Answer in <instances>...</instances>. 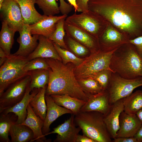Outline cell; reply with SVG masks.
Instances as JSON below:
<instances>
[{"label": "cell", "mask_w": 142, "mask_h": 142, "mask_svg": "<svg viewBox=\"0 0 142 142\" xmlns=\"http://www.w3.org/2000/svg\"><path fill=\"white\" fill-rule=\"evenodd\" d=\"M38 44L34 50L27 57L30 60L37 58H50L62 61L53 43L48 38L39 35Z\"/></svg>", "instance_id": "cell-20"}, {"label": "cell", "mask_w": 142, "mask_h": 142, "mask_svg": "<svg viewBox=\"0 0 142 142\" xmlns=\"http://www.w3.org/2000/svg\"><path fill=\"white\" fill-rule=\"evenodd\" d=\"M18 117L13 113L8 114L0 113V142L11 141L8 137L12 125L15 123Z\"/></svg>", "instance_id": "cell-29"}, {"label": "cell", "mask_w": 142, "mask_h": 142, "mask_svg": "<svg viewBox=\"0 0 142 142\" xmlns=\"http://www.w3.org/2000/svg\"><path fill=\"white\" fill-rule=\"evenodd\" d=\"M134 137L138 142H142V125Z\"/></svg>", "instance_id": "cell-44"}, {"label": "cell", "mask_w": 142, "mask_h": 142, "mask_svg": "<svg viewBox=\"0 0 142 142\" xmlns=\"http://www.w3.org/2000/svg\"><path fill=\"white\" fill-rule=\"evenodd\" d=\"M45 59L49 67L45 95H67L86 102L90 94L80 85L73 65L68 63L65 64L58 60Z\"/></svg>", "instance_id": "cell-2"}, {"label": "cell", "mask_w": 142, "mask_h": 142, "mask_svg": "<svg viewBox=\"0 0 142 142\" xmlns=\"http://www.w3.org/2000/svg\"><path fill=\"white\" fill-rule=\"evenodd\" d=\"M123 101L124 98L111 104L108 111L104 115L103 120L107 130L113 139L116 138L120 128V115L124 110Z\"/></svg>", "instance_id": "cell-14"}, {"label": "cell", "mask_w": 142, "mask_h": 142, "mask_svg": "<svg viewBox=\"0 0 142 142\" xmlns=\"http://www.w3.org/2000/svg\"><path fill=\"white\" fill-rule=\"evenodd\" d=\"M113 139V141L114 142H138L134 137H118Z\"/></svg>", "instance_id": "cell-41"}, {"label": "cell", "mask_w": 142, "mask_h": 142, "mask_svg": "<svg viewBox=\"0 0 142 142\" xmlns=\"http://www.w3.org/2000/svg\"><path fill=\"white\" fill-rule=\"evenodd\" d=\"M29 60L27 57L14 54L8 55L0 68V95L11 85L29 74L24 67Z\"/></svg>", "instance_id": "cell-6"}, {"label": "cell", "mask_w": 142, "mask_h": 142, "mask_svg": "<svg viewBox=\"0 0 142 142\" xmlns=\"http://www.w3.org/2000/svg\"><path fill=\"white\" fill-rule=\"evenodd\" d=\"M78 80L82 89L89 94H95L105 90L97 81L92 77L80 79Z\"/></svg>", "instance_id": "cell-32"}, {"label": "cell", "mask_w": 142, "mask_h": 142, "mask_svg": "<svg viewBox=\"0 0 142 142\" xmlns=\"http://www.w3.org/2000/svg\"><path fill=\"white\" fill-rule=\"evenodd\" d=\"M69 3L74 8L75 12H78V7L77 4L76 0H67Z\"/></svg>", "instance_id": "cell-45"}, {"label": "cell", "mask_w": 142, "mask_h": 142, "mask_svg": "<svg viewBox=\"0 0 142 142\" xmlns=\"http://www.w3.org/2000/svg\"><path fill=\"white\" fill-rule=\"evenodd\" d=\"M129 42L134 46L138 53L142 58V36L130 39Z\"/></svg>", "instance_id": "cell-38"}, {"label": "cell", "mask_w": 142, "mask_h": 142, "mask_svg": "<svg viewBox=\"0 0 142 142\" xmlns=\"http://www.w3.org/2000/svg\"><path fill=\"white\" fill-rule=\"evenodd\" d=\"M55 47L59 56L62 60L63 63L66 64L72 63L75 67L80 65L84 59L79 58L68 50L63 48L53 43Z\"/></svg>", "instance_id": "cell-34"}, {"label": "cell", "mask_w": 142, "mask_h": 142, "mask_svg": "<svg viewBox=\"0 0 142 142\" xmlns=\"http://www.w3.org/2000/svg\"><path fill=\"white\" fill-rule=\"evenodd\" d=\"M19 36L17 39L19 44L17 51L13 54L20 56L27 57L37 47L39 35L33 34L32 36L29 25L24 24L19 31Z\"/></svg>", "instance_id": "cell-12"}, {"label": "cell", "mask_w": 142, "mask_h": 142, "mask_svg": "<svg viewBox=\"0 0 142 142\" xmlns=\"http://www.w3.org/2000/svg\"><path fill=\"white\" fill-rule=\"evenodd\" d=\"M124 111L136 114L142 108V90H138L124 98Z\"/></svg>", "instance_id": "cell-28"}, {"label": "cell", "mask_w": 142, "mask_h": 142, "mask_svg": "<svg viewBox=\"0 0 142 142\" xmlns=\"http://www.w3.org/2000/svg\"><path fill=\"white\" fill-rule=\"evenodd\" d=\"M27 110V116L21 124L27 126L33 132L34 139L33 141L47 142L48 140L45 137L43 136L42 129L44 121L35 113L29 104Z\"/></svg>", "instance_id": "cell-22"}, {"label": "cell", "mask_w": 142, "mask_h": 142, "mask_svg": "<svg viewBox=\"0 0 142 142\" xmlns=\"http://www.w3.org/2000/svg\"><path fill=\"white\" fill-rule=\"evenodd\" d=\"M67 17L66 15L59 16L43 15L42 18L37 22L29 25L31 33L32 35L43 36L49 38L55 30L57 22Z\"/></svg>", "instance_id": "cell-15"}, {"label": "cell", "mask_w": 142, "mask_h": 142, "mask_svg": "<svg viewBox=\"0 0 142 142\" xmlns=\"http://www.w3.org/2000/svg\"><path fill=\"white\" fill-rule=\"evenodd\" d=\"M104 115L96 111H79L75 115L74 120L83 135L96 142H111L112 138L104 121Z\"/></svg>", "instance_id": "cell-4"}, {"label": "cell", "mask_w": 142, "mask_h": 142, "mask_svg": "<svg viewBox=\"0 0 142 142\" xmlns=\"http://www.w3.org/2000/svg\"><path fill=\"white\" fill-rule=\"evenodd\" d=\"M105 20L97 13L89 10L67 17L65 22L89 33L98 39L103 32Z\"/></svg>", "instance_id": "cell-7"}, {"label": "cell", "mask_w": 142, "mask_h": 142, "mask_svg": "<svg viewBox=\"0 0 142 142\" xmlns=\"http://www.w3.org/2000/svg\"><path fill=\"white\" fill-rule=\"evenodd\" d=\"M47 87L40 89L38 93L32 98L29 103L35 113L44 121L47 110L45 98Z\"/></svg>", "instance_id": "cell-26"}, {"label": "cell", "mask_w": 142, "mask_h": 142, "mask_svg": "<svg viewBox=\"0 0 142 142\" xmlns=\"http://www.w3.org/2000/svg\"><path fill=\"white\" fill-rule=\"evenodd\" d=\"M29 74L13 83L0 95V110L13 106L23 98L30 84Z\"/></svg>", "instance_id": "cell-9"}, {"label": "cell", "mask_w": 142, "mask_h": 142, "mask_svg": "<svg viewBox=\"0 0 142 142\" xmlns=\"http://www.w3.org/2000/svg\"><path fill=\"white\" fill-rule=\"evenodd\" d=\"M3 1L4 0H0V9L2 7Z\"/></svg>", "instance_id": "cell-47"}, {"label": "cell", "mask_w": 142, "mask_h": 142, "mask_svg": "<svg viewBox=\"0 0 142 142\" xmlns=\"http://www.w3.org/2000/svg\"><path fill=\"white\" fill-rule=\"evenodd\" d=\"M15 32L9 27L6 21H2L0 32V48L8 56L11 54Z\"/></svg>", "instance_id": "cell-27"}, {"label": "cell", "mask_w": 142, "mask_h": 142, "mask_svg": "<svg viewBox=\"0 0 142 142\" xmlns=\"http://www.w3.org/2000/svg\"><path fill=\"white\" fill-rule=\"evenodd\" d=\"M29 85L27 89L24 96L20 101L13 106L0 110V113L8 114L13 113L15 114L18 117L15 123L17 124H21L25 120L27 114V106L31 100L40 89H34L32 91Z\"/></svg>", "instance_id": "cell-16"}, {"label": "cell", "mask_w": 142, "mask_h": 142, "mask_svg": "<svg viewBox=\"0 0 142 142\" xmlns=\"http://www.w3.org/2000/svg\"><path fill=\"white\" fill-rule=\"evenodd\" d=\"M111 71L106 69L95 73L90 77L93 78L101 85L103 89L106 90L110 82Z\"/></svg>", "instance_id": "cell-37"}, {"label": "cell", "mask_w": 142, "mask_h": 142, "mask_svg": "<svg viewBox=\"0 0 142 142\" xmlns=\"http://www.w3.org/2000/svg\"><path fill=\"white\" fill-rule=\"evenodd\" d=\"M90 0H76L78 12H84L89 10L88 2Z\"/></svg>", "instance_id": "cell-40"}, {"label": "cell", "mask_w": 142, "mask_h": 142, "mask_svg": "<svg viewBox=\"0 0 142 142\" xmlns=\"http://www.w3.org/2000/svg\"><path fill=\"white\" fill-rule=\"evenodd\" d=\"M137 117L142 123V108L139 110L136 114Z\"/></svg>", "instance_id": "cell-46"}, {"label": "cell", "mask_w": 142, "mask_h": 142, "mask_svg": "<svg viewBox=\"0 0 142 142\" xmlns=\"http://www.w3.org/2000/svg\"><path fill=\"white\" fill-rule=\"evenodd\" d=\"M100 49L109 51L118 48L121 45L129 43V40L124 37L118 31L111 27H108L99 38Z\"/></svg>", "instance_id": "cell-18"}, {"label": "cell", "mask_w": 142, "mask_h": 142, "mask_svg": "<svg viewBox=\"0 0 142 142\" xmlns=\"http://www.w3.org/2000/svg\"><path fill=\"white\" fill-rule=\"evenodd\" d=\"M29 73L31 78L29 87L32 91L34 89H40L47 86L49 79L48 70H36Z\"/></svg>", "instance_id": "cell-30"}, {"label": "cell", "mask_w": 142, "mask_h": 142, "mask_svg": "<svg viewBox=\"0 0 142 142\" xmlns=\"http://www.w3.org/2000/svg\"><path fill=\"white\" fill-rule=\"evenodd\" d=\"M59 0L60 12L62 15H67L72 10L73 7L70 4L66 3L64 0Z\"/></svg>", "instance_id": "cell-39"}, {"label": "cell", "mask_w": 142, "mask_h": 142, "mask_svg": "<svg viewBox=\"0 0 142 142\" xmlns=\"http://www.w3.org/2000/svg\"><path fill=\"white\" fill-rule=\"evenodd\" d=\"M141 86H142V77L127 79L112 72L106 90L109 94L110 105L129 96L135 89Z\"/></svg>", "instance_id": "cell-8"}, {"label": "cell", "mask_w": 142, "mask_h": 142, "mask_svg": "<svg viewBox=\"0 0 142 142\" xmlns=\"http://www.w3.org/2000/svg\"><path fill=\"white\" fill-rule=\"evenodd\" d=\"M66 18L61 19L57 22L55 30L49 39L61 47L68 50L64 40L66 34L64 24Z\"/></svg>", "instance_id": "cell-31"}, {"label": "cell", "mask_w": 142, "mask_h": 142, "mask_svg": "<svg viewBox=\"0 0 142 142\" xmlns=\"http://www.w3.org/2000/svg\"><path fill=\"white\" fill-rule=\"evenodd\" d=\"M21 8L24 23L31 25L35 23L43 16L36 10L35 0H17Z\"/></svg>", "instance_id": "cell-23"}, {"label": "cell", "mask_w": 142, "mask_h": 142, "mask_svg": "<svg viewBox=\"0 0 142 142\" xmlns=\"http://www.w3.org/2000/svg\"><path fill=\"white\" fill-rule=\"evenodd\" d=\"M118 48L113 53L110 67L121 77L131 79L142 77V58L134 46L129 42Z\"/></svg>", "instance_id": "cell-3"}, {"label": "cell", "mask_w": 142, "mask_h": 142, "mask_svg": "<svg viewBox=\"0 0 142 142\" xmlns=\"http://www.w3.org/2000/svg\"><path fill=\"white\" fill-rule=\"evenodd\" d=\"M64 41L68 49L69 48L75 54L79 56H84L88 54L90 51L87 47L67 36L66 34Z\"/></svg>", "instance_id": "cell-35"}, {"label": "cell", "mask_w": 142, "mask_h": 142, "mask_svg": "<svg viewBox=\"0 0 142 142\" xmlns=\"http://www.w3.org/2000/svg\"><path fill=\"white\" fill-rule=\"evenodd\" d=\"M64 28L67 36L87 47L91 53L100 49L98 39L86 32L65 21Z\"/></svg>", "instance_id": "cell-13"}, {"label": "cell", "mask_w": 142, "mask_h": 142, "mask_svg": "<svg viewBox=\"0 0 142 142\" xmlns=\"http://www.w3.org/2000/svg\"><path fill=\"white\" fill-rule=\"evenodd\" d=\"M109 99V94L106 90L96 94H90L80 111H96L105 115L110 106Z\"/></svg>", "instance_id": "cell-19"}, {"label": "cell", "mask_w": 142, "mask_h": 142, "mask_svg": "<svg viewBox=\"0 0 142 142\" xmlns=\"http://www.w3.org/2000/svg\"><path fill=\"white\" fill-rule=\"evenodd\" d=\"M74 117L75 115L72 114L64 123L54 128L53 131L43 135V136L56 133L57 135L54 142H76L81 129L79 127H76Z\"/></svg>", "instance_id": "cell-11"}, {"label": "cell", "mask_w": 142, "mask_h": 142, "mask_svg": "<svg viewBox=\"0 0 142 142\" xmlns=\"http://www.w3.org/2000/svg\"><path fill=\"white\" fill-rule=\"evenodd\" d=\"M50 96L58 105L71 110L75 115L78 113L86 102L67 95H52Z\"/></svg>", "instance_id": "cell-24"}, {"label": "cell", "mask_w": 142, "mask_h": 142, "mask_svg": "<svg viewBox=\"0 0 142 142\" xmlns=\"http://www.w3.org/2000/svg\"><path fill=\"white\" fill-rule=\"evenodd\" d=\"M36 3L42 11L44 15L55 16L60 12L56 0H35Z\"/></svg>", "instance_id": "cell-33"}, {"label": "cell", "mask_w": 142, "mask_h": 142, "mask_svg": "<svg viewBox=\"0 0 142 142\" xmlns=\"http://www.w3.org/2000/svg\"><path fill=\"white\" fill-rule=\"evenodd\" d=\"M118 48L109 51L100 49L91 53L80 65L74 68V73L77 79L89 77L104 70L109 69L112 72L110 67V60L113 53Z\"/></svg>", "instance_id": "cell-5"}, {"label": "cell", "mask_w": 142, "mask_h": 142, "mask_svg": "<svg viewBox=\"0 0 142 142\" xmlns=\"http://www.w3.org/2000/svg\"><path fill=\"white\" fill-rule=\"evenodd\" d=\"M0 10L2 21H6L11 29L16 32L22 28L24 21L17 0H4Z\"/></svg>", "instance_id": "cell-10"}, {"label": "cell", "mask_w": 142, "mask_h": 142, "mask_svg": "<svg viewBox=\"0 0 142 142\" xmlns=\"http://www.w3.org/2000/svg\"><path fill=\"white\" fill-rule=\"evenodd\" d=\"M49 66L45 58H37L29 60L25 65L24 70L26 72L36 70H48Z\"/></svg>", "instance_id": "cell-36"}, {"label": "cell", "mask_w": 142, "mask_h": 142, "mask_svg": "<svg viewBox=\"0 0 142 142\" xmlns=\"http://www.w3.org/2000/svg\"><path fill=\"white\" fill-rule=\"evenodd\" d=\"M76 142H96L95 141L88 136L79 134L77 137Z\"/></svg>", "instance_id": "cell-42"}, {"label": "cell", "mask_w": 142, "mask_h": 142, "mask_svg": "<svg viewBox=\"0 0 142 142\" xmlns=\"http://www.w3.org/2000/svg\"><path fill=\"white\" fill-rule=\"evenodd\" d=\"M45 98L47 110L42 129L43 135L50 132V125L59 117L66 114H73L70 110L56 104L50 96L45 95Z\"/></svg>", "instance_id": "cell-21"}, {"label": "cell", "mask_w": 142, "mask_h": 142, "mask_svg": "<svg viewBox=\"0 0 142 142\" xmlns=\"http://www.w3.org/2000/svg\"><path fill=\"white\" fill-rule=\"evenodd\" d=\"M8 56L0 48V66L2 65L6 60Z\"/></svg>", "instance_id": "cell-43"}, {"label": "cell", "mask_w": 142, "mask_h": 142, "mask_svg": "<svg viewBox=\"0 0 142 142\" xmlns=\"http://www.w3.org/2000/svg\"><path fill=\"white\" fill-rule=\"evenodd\" d=\"M88 6L121 31L142 36V0H90Z\"/></svg>", "instance_id": "cell-1"}, {"label": "cell", "mask_w": 142, "mask_h": 142, "mask_svg": "<svg viewBox=\"0 0 142 142\" xmlns=\"http://www.w3.org/2000/svg\"><path fill=\"white\" fill-rule=\"evenodd\" d=\"M9 134L12 142H32L34 139L33 133L28 126L14 123L12 125Z\"/></svg>", "instance_id": "cell-25"}, {"label": "cell", "mask_w": 142, "mask_h": 142, "mask_svg": "<svg viewBox=\"0 0 142 142\" xmlns=\"http://www.w3.org/2000/svg\"><path fill=\"white\" fill-rule=\"evenodd\" d=\"M119 124L116 138L134 137L142 123L136 114H128L124 111L120 115Z\"/></svg>", "instance_id": "cell-17"}]
</instances>
